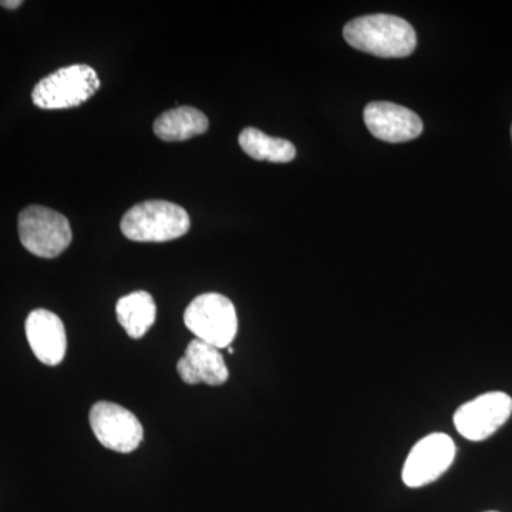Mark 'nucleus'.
<instances>
[{
    "label": "nucleus",
    "mask_w": 512,
    "mask_h": 512,
    "mask_svg": "<svg viewBox=\"0 0 512 512\" xmlns=\"http://www.w3.org/2000/svg\"><path fill=\"white\" fill-rule=\"evenodd\" d=\"M487 512H497V511H487Z\"/></svg>",
    "instance_id": "nucleus-17"
},
{
    "label": "nucleus",
    "mask_w": 512,
    "mask_h": 512,
    "mask_svg": "<svg viewBox=\"0 0 512 512\" xmlns=\"http://www.w3.org/2000/svg\"><path fill=\"white\" fill-rule=\"evenodd\" d=\"M363 117L370 133L386 143H404L423 133V121L414 111L389 101L367 104Z\"/></svg>",
    "instance_id": "nucleus-9"
},
{
    "label": "nucleus",
    "mask_w": 512,
    "mask_h": 512,
    "mask_svg": "<svg viewBox=\"0 0 512 512\" xmlns=\"http://www.w3.org/2000/svg\"><path fill=\"white\" fill-rule=\"evenodd\" d=\"M456 457V444L444 433H433L421 439L410 451L403 467V483L420 488L434 483L451 467Z\"/></svg>",
    "instance_id": "nucleus-7"
},
{
    "label": "nucleus",
    "mask_w": 512,
    "mask_h": 512,
    "mask_svg": "<svg viewBox=\"0 0 512 512\" xmlns=\"http://www.w3.org/2000/svg\"><path fill=\"white\" fill-rule=\"evenodd\" d=\"M190 215L173 202L153 200L131 208L121 220V231L131 241L167 242L190 229Z\"/></svg>",
    "instance_id": "nucleus-2"
},
{
    "label": "nucleus",
    "mask_w": 512,
    "mask_h": 512,
    "mask_svg": "<svg viewBox=\"0 0 512 512\" xmlns=\"http://www.w3.org/2000/svg\"><path fill=\"white\" fill-rule=\"evenodd\" d=\"M512 413V399L503 392L481 394L454 413V426L464 439L483 441L503 427Z\"/></svg>",
    "instance_id": "nucleus-6"
},
{
    "label": "nucleus",
    "mask_w": 512,
    "mask_h": 512,
    "mask_svg": "<svg viewBox=\"0 0 512 512\" xmlns=\"http://www.w3.org/2000/svg\"><path fill=\"white\" fill-rule=\"evenodd\" d=\"M177 372L187 384L221 386L227 383L229 372L220 349L194 339L178 360Z\"/></svg>",
    "instance_id": "nucleus-11"
},
{
    "label": "nucleus",
    "mask_w": 512,
    "mask_h": 512,
    "mask_svg": "<svg viewBox=\"0 0 512 512\" xmlns=\"http://www.w3.org/2000/svg\"><path fill=\"white\" fill-rule=\"evenodd\" d=\"M26 336L33 353L47 366L62 363L67 350L66 329L56 313L36 309L26 319Z\"/></svg>",
    "instance_id": "nucleus-10"
},
{
    "label": "nucleus",
    "mask_w": 512,
    "mask_h": 512,
    "mask_svg": "<svg viewBox=\"0 0 512 512\" xmlns=\"http://www.w3.org/2000/svg\"><path fill=\"white\" fill-rule=\"evenodd\" d=\"M208 130V119L194 107L165 111L154 123V133L164 141H185Z\"/></svg>",
    "instance_id": "nucleus-12"
},
{
    "label": "nucleus",
    "mask_w": 512,
    "mask_h": 512,
    "mask_svg": "<svg viewBox=\"0 0 512 512\" xmlns=\"http://www.w3.org/2000/svg\"><path fill=\"white\" fill-rule=\"evenodd\" d=\"M22 0H2L0 2V6H3L5 9H18L19 6H22Z\"/></svg>",
    "instance_id": "nucleus-15"
},
{
    "label": "nucleus",
    "mask_w": 512,
    "mask_h": 512,
    "mask_svg": "<svg viewBox=\"0 0 512 512\" xmlns=\"http://www.w3.org/2000/svg\"><path fill=\"white\" fill-rule=\"evenodd\" d=\"M90 426L101 446L117 453L136 451L144 431L133 413L119 404L99 402L90 412Z\"/></svg>",
    "instance_id": "nucleus-8"
},
{
    "label": "nucleus",
    "mask_w": 512,
    "mask_h": 512,
    "mask_svg": "<svg viewBox=\"0 0 512 512\" xmlns=\"http://www.w3.org/2000/svg\"><path fill=\"white\" fill-rule=\"evenodd\" d=\"M100 86L99 76L93 67L73 64L40 80L33 89L32 99L43 110L72 109L86 103Z\"/></svg>",
    "instance_id": "nucleus-4"
},
{
    "label": "nucleus",
    "mask_w": 512,
    "mask_h": 512,
    "mask_svg": "<svg viewBox=\"0 0 512 512\" xmlns=\"http://www.w3.org/2000/svg\"><path fill=\"white\" fill-rule=\"evenodd\" d=\"M343 36L360 52L379 57L410 56L417 45L413 26L392 15H369L352 20L345 26Z\"/></svg>",
    "instance_id": "nucleus-1"
},
{
    "label": "nucleus",
    "mask_w": 512,
    "mask_h": 512,
    "mask_svg": "<svg viewBox=\"0 0 512 512\" xmlns=\"http://www.w3.org/2000/svg\"><path fill=\"white\" fill-rule=\"evenodd\" d=\"M184 323L195 339L217 349L229 348L238 332L234 303L220 293L197 296L184 313Z\"/></svg>",
    "instance_id": "nucleus-3"
},
{
    "label": "nucleus",
    "mask_w": 512,
    "mask_h": 512,
    "mask_svg": "<svg viewBox=\"0 0 512 512\" xmlns=\"http://www.w3.org/2000/svg\"><path fill=\"white\" fill-rule=\"evenodd\" d=\"M511 137H512V127H511Z\"/></svg>",
    "instance_id": "nucleus-16"
},
{
    "label": "nucleus",
    "mask_w": 512,
    "mask_h": 512,
    "mask_svg": "<svg viewBox=\"0 0 512 512\" xmlns=\"http://www.w3.org/2000/svg\"><path fill=\"white\" fill-rule=\"evenodd\" d=\"M19 238L30 254L39 258H56L69 248L72 228L60 212L30 205L20 212Z\"/></svg>",
    "instance_id": "nucleus-5"
},
{
    "label": "nucleus",
    "mask_w": 512,
    "mask_h": 512,
    "mask_svg": "<svg viewBox=\"0 0 512 512\" xmlns=\"http://www.w3.org/2000/svg\"><path fill=\"white\" fill-rule=\"evenodd\" d=\"M116 313L127 335L133 339H140L156 322L157 306L150 293L137 291L117 302Z\"/></svg>",
    "instance_id": "nucleus-13"
},
{
    "label": "nucleus",
    "mask_w": 512,
    "mask_h": 512,
    "mask_svg": "<svg viewBox=\"0 0 512 512\" xmlns=\"http://www.w3.org/2000/svg\"><path fill=\"white\" fill-rule=\"evenodd\" d=\"M239 146L249 157L269 163H291L296 157V148L284 138L266 136L258 128L249 127L239 136Z\"/></svg>",
    "instance_id": "nucleus-14"
}]
</instances>
